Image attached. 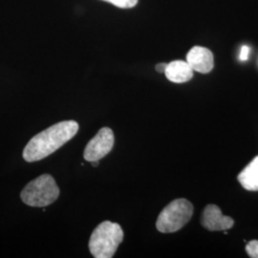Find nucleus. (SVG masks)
Here are the masks:
<instances>
[{
  "label": "nucleus",
  "instance_id": "ddd939ff",
  "mask_svg": "<svg viewBox=\"0 0 258 258\" xmlns=\"http://www.w3.org/2000/svg\"><path fill=\"white\" fill-rule=\"evenodd\" d=\"M167 63H159L156 65V71L159 73H165Z\"/></svg>",
  "mask_w": 258,
  "mask_h": 258
},
{
  "label": "nucleus",
  "instance_id": "0eeeda50",
  "mask_svg": "<svg viewBox=\"0 0 258 258\" xmlns=\"http://www.w3.org/2000/svg\"><path fill=\"white\" fill-rule=\"evenodd\" d=\"M186 61L194 71L202 74L210 73L214 66L212 51L205 47L195 46L190 49L186 55Z\"/></svg>",
  "mask_w": 258,
  "mask_h": 258
},
{
  "label": "nucleus",
  "instance_id": "f8f14e48",
  "mask_svg": "<svg viewBox=\"0 0 258 258\" xmlns=\"http://www.w3.org/2000/svg\"><path fill=\"white\" fill-rule=\"evenodd\" d=\"M249 55V47L247 45H244L241 48L239 54V60L240 61H246L248 60Z\"/></svg>",
  "mask_w": 258,
  "mask_h": 258
},
{
  "label": "nucleus",
  "instance_id": "1a4fd4ad",
  "mask_svg": "<svg viewBox=\"0 0 258 258\" xmlns=\"http://www.w3.org/2000/svg\"><path fill=\"white\" fill-rule=\"evenodd\" d=\"M237 180L245 189L258 191V156L240 172Z\"/></svg>",
  "mask_w": 258,
  "mask_h": 258
},
{
  "label": "nucleus",
  "instance_id": "7ed1b4c3",
  "mask_svg": "<svg viewBox=\"0 0 258 258\" xmlns=\"http://www.w3.org/2000/svg\"><path fill=\"white\" fill-rule=\"evenodd\" d=\"M59 196V188L50 174H42L31 181L20 194L23 203L30 207L44 208L54 203Z\"/></svg>",
  "mask_w": 258,
  "mask_h": 258
},
{
  "label": "nucleus",
  "instance_id": "6e6552de",
  "mask_svg": "<svg viewBox=\"0 0 258 258\" xmlns=\"http://www.w3.org/2000/svg\"><path fill=\"white\" fill-rule=\"evenodd\" d=\"M194 69L187 61L174 60L166 66V74L168 81L175 83H186L194 78Z\"/></svg>",
  "mask_w": 258,
  "mask_h": 258
},
{
  "label": "nucleus",
  "instance_id": "39448f33",
  "mask_svg": "<svg viewBox=\"0 0 258 258\" xmlns=\"http://www.w3.org/2000/svg\"><path fill=\"white\" fill-rule=\"evenodd\" d=\"M114 143L115 137L112 129L102 127L87 144L83 157L88 162L100 161L110 152L114 147Z\"/></svg>",
  "mask_w": 258,
  "mask_h": 258
},
{
  "label": "nucleus",
  "instance_id": "20e7f679",
  "mask_svg": "<svg viewBox=\"0 0 258 258\" xmlns=\"http://www.w3.org/2000/svg\"><path fill=\"white\" fill-rule=\"evenodd\" d=\"M194 206L186 199H176L168 204L159 214L156 222L158 231L171 233L181 230L192 217Z\"/></svg>",
  "mask_w": 258,
  "mask_h": 258
},
{
  "label": "nucleus",
  "instance_id": "f03ea898",
  "mask_svg": "<svg viewBox=\"0 0 258 258\" xmlns=\"http://www.w3.org/2000/svg\"><path fill=\"white\" fill-rule=\"evenodd\" d=\"M122 241L123 231L119 224L102 222L93 231L89 240V250L94 257H113Z\"/></svg>",
  "mask_w": 258,
  "mask_h": 258
},
{
  "label": "nucleus",
  "instance_id": "f257e3e1",
  "mask_svg": "<svg viewBox=\"0 0 258 258\" xmlns=\"http://www.w3.org/2000/svg\"><path fill=\"white\" fill-rule=\"evenodd\" d=\"M79 123L63 120L43 130L31 139L23 150V158L28 163L40 161L54 153L76 136Z\"/></svg>",
  "mask_w": 258,
  "mask_h": 258
},
{
  "label": "nucleus",
  "instance_id": "9b49d317",
  "mask_svg": "<svg viewBox=\"0 0 258 258\" xmlns=\"http://www.w3.org/2000/svg\"><path fill=\"white\" fill-rule=\"evenodd\" d=\"M246 251L249 257L258 258V240H251L246 246Z\"/></svg>",
  "mask_w": 258,
  "mask_h": 258
},
{
  "label": "nucleus",
  "instance_id": "9d476101",
  "mask_svg": "<svg viewBox=\"0 0 258 258\" xmlns=\"http://www.w3.org/2000/svg\"><path fill=\"white\" fill-rule=\"evenodd\" d=\"M102 1L109 2L114 6H116L118 8H121V9L133 8L138 3V0H102Z\"/></svg>",
  "mask_w": 258,
  "mask_h": 258
},
{
  "label": "nucleus",
  "instance_id": "423d86ee",
  "mask_svg": "<svg viewBox=\"0 0 258 258\" xmlns=\"http://www.w3.org/2000/svg\"><path fill=\"white\" fill-rule=\"evenodd\" d=\"M201 223L209 231H227L233 227L234 221L230 216L223 215L216 205H208L204 210Z\"/></svg>",
  "mask_w": 258,
  "mask_h": 258
}]
</instances>
